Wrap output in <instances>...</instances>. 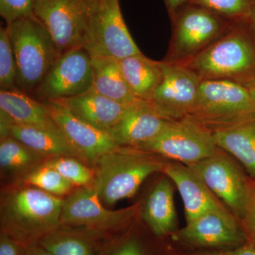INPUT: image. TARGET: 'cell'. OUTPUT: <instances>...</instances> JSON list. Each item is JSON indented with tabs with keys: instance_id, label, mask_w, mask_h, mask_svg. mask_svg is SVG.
Listing matches in <instances>:
<instances>
[{
	"instance_id": "cell-36",
	"label": "cell",
	"mask_w": 255,
	"mask_h": 255,
	"mask_svg": "<svg viewBox=\"0 0 255 255\" xmlns=\"http://www.w3.org/2000/svg\"><path fill=\"white\" fill-rule=\"evenodd\" d=\"M0 139L10 136V130L14 121L5 113L4 111L0 110Z\"/></svg>"
},
{
	"instance_id": "cell-9",
	"label": "cell",
	"mask_w": 255,
	"mask_h": 255,
	"mask_svg": "<svg viewBox=\"0 0 255 255\" xmlns=\"http://www.w3.org/2000/svg\"><path fill=\"white\" fill-rule=\"evenodd\" d=\"M137 149L186 165L209 158L221 150L212 132L187 118L169 121L159 135Z\"/></svg>"
},
{
	"instance_id": "cell-33",
	"label": "cell",
	"mask_w": 255,
	"mask_h": 255,
	"mask_svg": "<svg viewBox=\"0 0 255 255\" xmlns=\"http://www.w3.org/2000/svg\"><path fill=\"white\" fill-rule=\"evenodd\" d=\"M241 223L246 234L247 243L255 248V179L251 177L246 213Z\"/></svg>"
},
{
	"instance_id": "cell-2",
	"label": "cell",
	"mask_w": 255,
	"mask_h": 255,
	"mask_svg": "<svg viewBox=\"0 0 255 255\" xmlns=\"http://www.w3.org/2000/svg\"><path fill=\"white\" fill-rule=\"evenodd\" d=\"M184 65L202 80L255 86V41L248 21L235 22L222 36Z\"/></svg>"
},
{
	"instance_id": "cell-12",
	"label": "cell",
	"mask_w": 255,
	"mask_h": 255,
	"mask_svg": "<svg viewBox=\"0 0 255 255\" xmlns=\"http://www.w3.org/2000/svg\"><path fill=\"white\" fill-rule=\"evenodd\" d=\"M83 48L92 58L119 60L142 53L128 30L119 0H99Z\"/></svg>"
},
{
	"instance_id": "cell-1",
	"label": "cell",
	"mask_w": 255,
	"mask_h": 255,
	"mask_svg": "<svg viewBox=\"0 0 255 255\" xmlns=\"http://www.w3.org/2000/svg\"><path fill=\"white\" fill-rule=\"evenodd\" d=\"M64 198L18 182L1 186L0 233L29 247L59 227Z\"/></svg>"
},
{
	"instance_id": "cell-4",
	"label": "cell",
	"mask_w": 255,
	"mask_h": 255,
	"mask_svg": "<svg viewBox=\"0 0 255 255\" xmlns=\"http://www.w3.org/2000/svg\"><path fill=\"white\" fill-rule=\"evenodd\" d=\"M17 66L18 90L32 95L59 58L51 35L35 16L6 24Z\"/></svg>"
},
{
	"instance_id": "cell-8",
	"label": "cell",
	"mask_w": 255,
	"mask_h": 255,
	"mask_svg": "<svg viewBox=\"0 0 255 255\" xmlns=\"http://www.w3.org/2000/svg\"><path fill=\"white\" fill-rule=\"evenodd\" d=\"M169 239L177 248L193 251H227L247 243L241 221L228 209L200 215Z\"/></svg>"
},
{
	"instance_id": "cell-18",
	"label": "cell",
	"mask_w": 255,
	"mask_h": 255,
	"mask_svg": "<svg viewBox=\"0 0 255 255\" xmlns=\"http://www.w3.org/2000/svg\"><path fill=\"white\" fill-rule=\"evenodd\" d=\"M175 245L151 232L140 213L131 223L107 238L100 255H174Z\"/></svg>"
},
{
	"instance_id": "cell-10",
	"label": "cell",
	"mask_w": 255,
	"mask_h": 255,
	"mask_svg": "<svg viewBox=\"0 0 255 255\" xmlns=\"http://www.w3.org/2000/svg\"><path fill=\"white\" fill-rule=\"evenodd\" d=\"M92 186L77 187L63 199L60 223L113 234L126 227L138 216L140 201L124 209L105 207Z\"/></svg>"
},
{
	"instance_id": "cell-28",
	"label": "cell",
	"mask_w": 255,
	"mask_h": 255,
	"mask_svg": "<svg viewBox=\"0 0 255 255\" xmlns=\"http://www.w3.org/2000/svg\"><path fill=\"white\" fill-rule=\"evenodd\" d=\"M18 182L33 186L61 198L69 195L76 188L59 172L45 164L26 174Z\"/></svg>"
},
{
	"instance_id": "cell-37",
	"label": "cell",
	"mask_w": 255,
	"mask_h": 255,
	"mask_svg": "<svg viewBox=\"0 0 255 255\" xmlns=\"http://www.w3.org/2000/svg\"><path fill=\"white\" fill-rule=\"evenodd\" d=\"M193 0H164L171 19L183 8L191 4Z\"/></svg>"
},
{
	"instance_id": "cell-13",
	"label": "cell",
	"mask_w": 255,
	"mask_h": 255,
	"mask_svg": "<svg viewBox=\"0 0 255 255\" xmlns=\"http://www.w3.org/2000/svg\"><path fill=\"white\" fill-rule=\"evenodd\" d=\"M92 57L83 47L62 53L31 97L42 102L70 98L91 90Z\"/></svg>"
},
{
	"instance_id": "cell-30",
	"label": "cell",
	"mask_w": 255,
	"mask_h": 255,
	"mask_svg": "<svg viewBox=\"0 0 255 255\" xmlns=\"http://www.w3.org/2000/svg\"><path fill=\"white\" fill-rule=\"evenodd\" d=\"M191 4L206 9L233 21H247L255 6V0H193Z\"/></svg>"
},
{
	"instance_id": "cell-34",
	"label": "cell",
	"mask_w": 255,
	"mask_h": 255,
	"mask_svg": "<svg viewBox=\"0 0 255 255\" xmlns=\"http://www.w3.org/2000/svg\"><path fill=\"white\" fill-rule=\"evenodd\" d=\"M174 255H255V248L248 243L234 249L221 251H186L176 246Z\"/></svg>"
},
{
	"instance_id": "cell-29",
	"label": "cell",
	"mask_w": 255,
	"mask_h": 255,
	"mask_svg": "<svg viewBox=\"0 0 255 255\" xmlns=\"http://www.w3.org/2000/svg\"><path fill=\"white\" fill-rule=\"evenodd\" d=\"M59 172L75 187H90L95 181V170L82 159L73 156H58L44 162Z\"/></svg>"
},
{
	"instance_id": "cell-31",
	"label": "cell",
	"mask_w": 255,
	"mask_h": 255,
	"mask_svg": "<svg viewBox=\"0 0 255 255\" xmlns=\"http://www.w3.org/2000/svg\"><path fill=\"white\" fill-rule=\"evenodd\" d=\"M0 87L1 90L17 87V66L7 27L0 28Z\"/></svg>"
},
{
	"instance_id": "cell-26",
	"label": "cell",
	"mask_w": 255,
	"mask_h": 255,
	"mask_svg": "<svg viewBox=\"0 0 255 255\" xmlns=\"http://www.w3.org/2000/svg\"><path fill=\"white\" fill-rule=\"evenodd\" d=\"M92 90L124 105L137 103L124 78L119 60L112 58H92Z\"/></svg>"
},
{
	"instance_id": "cell-19",
	"label": "cell",
	"mask_w": 255,
	"mask_h": 255,
	"mask_svg": "<svg viewBox=\"0 0 255 255\" xmlns=\"http://www.w3.org/2000/svg\"><path fill=\"white\" fill-rule=\"evenodd\" d=\"M162 173L172 181L182 196L187 222L208 211L227 209L189 166L169 160Z\"/></svg>"
},
{
	"instance_id": "cell-16",
	"label": "cell",
	"mask_w": 255,
	"mask_h": 255,
	"mask_svg": "<svg viewBox=\"0 0 255 255\" xmlns=\"http://www.w3.org/2000/svg\"><path fill=\"white\" fill-rule=\"evenodd\" d=\"M168 122L154 110L150 102L139 101L129 105L107 132L119 147L139 148L159 135Z\"/></svg>"
},
{
	"instance_id": "cell-14",
	"label": "cell",
	"mask_w": 255,
	"mask_h": 255,
	"mask_svg": "<svg viewBox=\"0 0 255 255\" xmlns=\"http://www.w3.org/2000/svg\"><path fill=\"white\" fill-rule=\"evenodd\" d=\"M160 62L162 80L148 102L166 120L187 118L195 105L202 80L184 64Z\"/></svg>"
},
{
	"instance_id": "cell-5",
	"label": "cell",
	"mask_w": 255,
	"mask_h": 255,
	"mask_svg": "<svg viewBox=\"0 0 255 255\" xmlns=\"http://www.w3.org/2000/svg\"><path fill=\"white\" fill-rule=\"evenodd\" d=\"M254 115L255 104L248 88L223 80H202L187 119L214 133Z\"/></svg>"
},
{
	"instance_id": "cell-17",
	"label": "cell",
	"mask_w": 255,
	"mask_h": 255,
	"mask_svg": "<svg viewBox=\"0 0 255 255\" xmlns=\"http://www.w3.org/2000/svg\"><path fill=\"white\" fill-rule=\"evenodd\" d=\"M174 183L160 173L140 201V216L151 232L169 239L179 229L174 205Z\"/></svg>"
},
{
	"instance_id": "cell-21",
	"label": "cell",
	"mask_w": 255,
	"mask_h": 255,
	"mask_svg": "<svg viewBox=\"0 0 255 255\" xmlns=\"http://www.w3.org/2000/svg\"><path fill=\"white\" fill-rule=\"evenodd\" d=\"M111 235L90 228L60 225L38 245L53 255H100Z\"/></svg>"
},
{
	"instance_id": "cell-7",
	"label": "cell",
	"mask_w": 255,
	"mask_h": 255,
	"mask_svg": "<svg viewBox=\"0 0 255 255\" xmlns=\"http://www.w3.org/2000/svg\"><path fill=\"white\" fill-rule=\"evenodd\" d=\"M99 0H36L34 14L51 35L60 54L83 47Z\"/></svg>"
},
{
	"instance_id": "cell-23",
	"label": "cell",
	"mask_w": 255,
	"mask_h": 255,
	"mask_svg": "<svg viewBox=\"0 0 255 255\" xmlns=\"http://www.w3.org/2000/svg\"><path fill=\"white\" fill-rule=\"evenodd\" d=\"M46 160L44 157L14 137L0 139L1 187L19 182Z\"/></svg>"
},
{
	"instance_id": "cell-27",
	"label": "cell",
	"mask_w": 255,
	"mask_h": 255,
	"mask_svg": "<svg viewBox=\"0 0 255 255\" xmlns=\"http://www.w3.org/2000/svg\"><path fill=\"white\" fill-rule=\"evenodd\" d=\"M10 136L17 139L47 159L58 156H73L86 162L80 152L60 132L14 122L10 130Z\"/></svg>"
},
{
	"instance_id": "cell-24",
	"label": "cell",
	"mask_w": 255,
	"mask_h": 255,
	"mask_svg": "<svg viewBox=\"0 0 255 255\" xmlns=\"http://www.w3.org/2000/svg\"><path fill=\"white\" fill-rule=\"evenodd\" d=\"M213 134L218 147L237 159L249 177L255 179V115Z\"/></svg>"
},
{
	"instance_id": "cell-11",
	"label": "cell",
	"mask_w": 255,
	"mask_h": 255,
	"mask_svg": "<svg viewBox=\"0 0 255 255\" xmlns=\"http://www.w3.org/2000/svg\"><path fill=\"white\" fill-rule=\"evenodd\" d=\"M188 166L241 221L246 213L250 177L236 159L221 149L216 155Z\"/></svg>"
},
{
	"instance_id": "cell-22",
	"label": "cell",
	"mask_w": 255,
	"mask_h": 255,
	"mask_svg": "<svg viewBox=\"0 0 255 255\" xmlns=\"http://www.w3.org/2000/svg\"><path fill=\"white\" fill-rule=\"evenodd\" d=\"M0 110L7 114L15 123L62 133L44 103L18 89L0 91Z\"/></svg>"
},
{
	"instance_id": "cell-32",
	"label": "cell",
	"mask_w": 255,
	"mask_h": 255,
	"mask_svg": "<svg viewBox=\"0 0 255 255\" xmlns=\"http://www.w3.org/2000/svg\"><path fill=\"white\" fill-rule=\"evenodd\" d=\"M36 0H0V15L6 24L34 14Z\"/></svg>"
},
{
	"instance_id": "cell-20",
	"label": "cell",
	"mask_w": 255,
	"mask_h": 255,
	"mask_svg": "<svg viewBox=\"0 0 255 255\" xmlns=\"http://www.w3.org/2000/svg\"><path fill=\"white\" fill-rule=\"evenodd\" d=\"M55 102L92 127L107 132L120 120L129 105H124L108 97L89 90L81 95Z\"/></svg>"
},
{
	"instance_id": "cell-38",
	"label": "cell",
	"mask_w": 255,
	"mask_h": 255,
	"mask_svg": "<svg viewBox=\"0 0 255 255\" xmlns=\"http://www.w3.org/2000/svg\"><path fill=\"white\" fill-rule=\"evenodd\" d=\"M26 255H53L39 245L28 247Z\"/></svg>"
},
{
	"instance_id": "cell-35",
	"label": "cell",
	"mask_w": 255,
	"mask_h": 255,
	"mask_svg": "<svg viewBox=\"0 0 255 255\" xmlns=\"http://www.w3.org/2000/svg\"><path fill=\"white\" fill-rule=\"evenodd\" d=\"M27 248L14 238L0 233V255H26Z\"/></svg>"
},
{
	"instance_id": "cell-15",
	"label": "cell",
	"mask_w": 255,
	"mask_h": 255,
	"mask_svg": "<svg viewBox=\"0 0 255 255\" xmlns=\"http://www.w3.org/2000/svg\"><path fill=\"white\" fill-rule=\"evenodd\" d=\"M43 103L60 132L89 165L93 167L101 156L118 148L119 146L107 132L83 122L56 102Z\"/></svg>"
},
{
	"instance_id": "cell-6",
	"label": "cell",
	"mask_w": 255,
	"mask_h": 255,
	"mask_svg": "<svg viewBox=\"0 0 255 255\" xmlns=\"http://www.w3.org/2000/svg\"><path fill=\"white\" fill-rule=\"evenodd\" d=\"M172 38L164 61L185 63L206 49L233 26V21L195 4L173 18Z\"/></svg>"
},
{
	"instance_id": "cell-25",
	"label": "cell",
	"mask_w": 255,
	"mask_h": 255,
	"mask_svg": "<svg viewBox=\"0 0 255 255\" xmlns=\"http://www.w3.org/2000/svg\"><path fill=\"white\" fill-rule=\"evenodd\" d=\"M119 61L132 95L137 100L150 102L162 80L161 62L151 60L142 53Z\"/></svg>"
},
{
	"instance_id": "cell-40",
	"label": "cell",
	"mask_w": 255,
	"mask_h": 255,
	"mask_svg": "<svg viewBox=\"0 0 255 255\" xmlns=\"http://www.w3.org/2000/svg\"><path fill=\"white\" fill-rule=\"evenodd\" d=\"M250 92H251V95L252 98H253V102H255V86L252 87L251 89H250Z\"/></svg>"
},
{
	"instance_id": "cell-3",
	"label": "cell",
	"mask_w": 255,
	"mask_h": 255,
	"mask_svg": "<svg viewBox=\"0 0 255 255\" xmlns=\"http://www.w3.org/2000/svg\"><path fill=\"white\" fill-rule=\"evenodd\" d=\"M168 161L149 151L119 147L94 164L92 187L105 205L114 206L135 196L147 177L162 173Z\"/></svg>"
},
{
	"instance_id": "cell-39",
	"label": "cell",
	"mask_w": 255,
	"mask_h": 255,
	"mask_svg": "<svg viewBox=\"0 0 255 255\" xmlns=\"http://www.w3.org/2000/svg\"><path fill=\"white\" fill-rule=\"evenodd\" d=\"M248 26L255 41V6L248 20Z\"/></svg>"
}]
</instances>
